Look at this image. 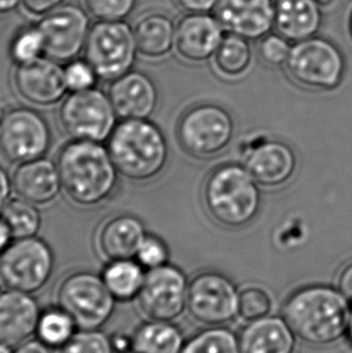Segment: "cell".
I'll list each match as a JSON object with an SVG mask.
<instances>
[{
    "label": "cell",
    "mask_w": 352,
    "mask_h": 353,
    "mask_svg": "<svg viewBox=\"0 0 352 353\" xmlns=\"http://www.w3.org/2000/svg\"><path fill=\"white\" fill-rule=\"evenodd\" d=\"M56 164L62 191L75 205H99L117 186L119 174L101 143L70 140L61 148Z\"/></svg>",
    "instance_id": "1"
},
{
    "label": "cell",
    "mask_w": 352,
    "mask_h": 353,
    "mask_svg": "<svg viewBox=\"0 0 352 353\" xmlns=\"http://www.w3.org/2000/svg\"><path fill=\"white\" fill-rule=\"evenodd\" d=\"M282 312L297 338L313 346H329L346 334L351 307L339 290L314 285L291 294Z\"/></svg>",
    "instance_id": "2"
},
{
    "label": "cell",
    "mask_w": 352,
    "mask_h": 353,
    "mask_svg": "<svg viewBox=\"0 0 352 353\" xmlns=\"http://www.w3.org/2000/svg\"><path fill=\"white\" fill-rule=\"evenodd\" d=\"M106 148L119 175L133 181L158 176L169 157L164 134L148 119H121Z\"/></svg>",
    "instance_id": "3"
},
{
    "label": "cell",
    "mask_w": 352,
    "mask_h": 353,
    "mask_svg": "<svg viewBox=\"0 0 352 353\" xmlns=\"http://www.w3.org/2000/svg\"><path fill=\"white\" fill-rule=\"evenodd\" d=\"M210 217L222 227L239 230L250 225L261 210V191L246 168L222 164L210 172L203 187Z\"/></svg>",
    "instance_id": "4"
},
{
    "label": "cell",
    "mask_w": 352,
    "mask_h": 353,
    "mask_svg": "<svg viewBox=\"0 0 352 353\" xmlns=\"http://www.w3.org/2000/svg\"><path fill=\"white\" fill-rule=\"evenodd\" d=\"M285 67L297 85L311 91H332L343 81L346 62L333 41L313 37L292 45Z\"/></svg>",
    "instance_id": "5"
},
{
    "label": "cell",
    "mask_w": 352,
    "mask_h": 353,
    "mask_svg": "<svg viewBox=\"0 0 352 353\" xmlns=\"http://www.w3.org/2000/svg\"><path fill=\"white\" fill-rule=\"evenodd\" d=\"M84 54L100 80L113 82L124 77L139 54L133 27L126 21H97L90 27Z\"/></svg>",
    "instance_id": "6"
},
{
    "label": "cell",
    "mask_w": 352,
    "mask_h": 353,
    "mask_svg": "<svg viewBox=\"0 0 352 353\" xmlns=\"http://www.w3.org/2000/svg\"><path fill=\"white\" fill-rule=\"evenodd\" d=\"M57 299L80 330H99L116 305L101 275L86 270L69 274L58 287Z\"/></svg>",
    "instance_id": "7"
},
{
    "label": "cell",
    "mask_w": 352,
    "mask_h": 353,
    "mask_svg": "<svg viewBox=\"0 0 352 353\" xmlns=\"http://www.w3.org/2000/svg\"><path fill=\"white\" fill-rule=\"evenodd\" d=\"M234 137V121L228 111L216 104L193 106L181 116L177 140L197 159H211L228 148Z\"/></svg>",
    "instance_id": "8"
},
{
    "label": "cell",
    "mask_w": 352,
    "mask_h": 353,
    "mask_svg": "<svg viewBox=\"0 0 352 353\" xmlns=\"http://www.w3.org/2000/svg\"><path fill=\"white\" fill-rule=\"evenodd\" d=\"M55 254L45 240L19 239L0 254V281L6 290L33 294L50 281Z\"/></svg>",
    "instance_id": "9"
},
{
    "label": "cell",
    "mask_w": 352,
    "mask_h": 353,
    "mask_svg": "<svg viewBox=\"0 0 352 353\" xmlns=\"http://www.w3.org/2000/svg\"><path fill=\"white\" fill-rule=\"evenodd\" d=\"M109 96L98 88L70 93L59 109V121L72 140L104 143L117 124Z\"/></svg>",
    "instance_id": "10"
},
{
    "label": "cell",
    "mask_w": 352,
    "mask_h": 353,
    "mask_svg": "<svg viewBox=\"0 0 352 353\" xmlns=\"http://www.w3.org/2000/svg\"><path fill=\"white\" fill-rule=\"evenodd\" d=\"M239 292L222 272H199L187 291V310L197 322L210 327L227 325L238 316Z\"/></svg>",
    "instance_id": "11"
},
{
    "label": "cell",
    "mask_w": 352,
    "mask_h": 353,
    "mask_svg": "<svg viewBox=\"0 0 352 353\" xmlns=\"http://www.w3.org/2000/svg\"><path fill=\"white\" fill-rule=\"evenodd\" d=\"M38 27L45 41V57L68 63L84 52L92 24L85 8L63 4L41 17Z\"/></svg>",
    "instance_id": "12"
},
{
    "label": "cell",
    "mask_w": 352,
    "mask_h": 353,
    "mask_svg": "<svg viewBox=\"0 0 352 353\" xmlns=\"http://www.w3.org/2000/svg\"><path fill=\"white\" fill-rule=\"evenodd\" d=\"M51 143V129L38 111L16 108L8 112L0 129V152L9 162L21 164L45 157Z\"/></svg>",
    "instance_id": "13"
},
{
    "label": "cell",
    "mask_w": 352,
    "mask_h": 353,
    "mask_svg": "<svg viewBox=\"0 0 352 353\" xmlns=\"http://www.w3.org/2000/svg\"><path fill=\"white\" fill-rule=\"evenodd\" d=\"M188 283L185 272L169 263L148 270L137 298L140 310L150 320L175 321L187 307Z\"/></svg>",
    "instance_id": "14"
},
{
    "label": "cell",
    "mask_w": 352,
    "mask_h": 353,
    "mask_svg": "<svg viewBox=\"0 0 352 353\" xmlns=\"http://www.w3.org/2000/svg\"><path fill=\"white\" fill-rule=\"evenodd\" d=\"M12 82L19 96L37 106L55 105L68 92L64 68L48 57L16 65Z\"/></svg>",
    "instance_id": "15"
},
{
    "label": "cell",
    "mask_w": 352,
    "mask_h": 353,
    "mask_svg": "<svg viewBox=\"0 0 352 353\" xmlns=\"http://www.w3.org/2000/svg\"><path fill=\"white\" fill-rule=\"evenodd\" d=\"M215 17L226 34L257 41L271 33L275 19L274 0H219Z\"/></svg>",
    "instance_id": "16"
},
{
    "label": "cell",
    "mask_w": 352,
    "mask_h": 353,
    "mask_svg": "<svg viewBox=\"0 0 352 353\" xmlns=\"http://www.w3.org/2000/svg\"><path fill=\"white\" fill-rule=\"evenodd\" d=\"M226 32L215 14H186L176 24V54L187 63L213 59Z\"/></svg>",
    "instance_id": "17"
},
{
    "label": "cell",
    "mask_w": 352,
    "mask_h": 353,
    "mask_svg": "<svg viewBox=\"0 0 352 353\" xmlns=\"http://www.w3.org/2000/svg\"><path fill=\"white\" fill-rule=\"evenodd\" d=\"M121 119H148L158 105V90L145 72L130 70L110 83L108 92Z\"/></svg>",
    "instance_id": "18"
},
{
    "label": "cell",
    "mask_w": 352,
    "mask_h": 353,
    "mask_svg": "<svg viewBox=\"0 0 352 353\" xmlns=\"http://www.w3.org/2000/svg\"><path fill=\"white\" fill-rule=\"evenodd\" d=\"M245 168L258 186L275 188L284 186L293 177L297 157L287 143L264 140L248 151Z\"/></svg>",
    "instance_id": "19"
},
{
    "label": "cell",
    "mask_w": 352,
    "mask_h": 353,
    "mask_svg": "<svg viewBox=\"0 0 352 353\" xmlns=\"http://www.w3.org/2000/svg\"><path fill=\"white\" fill-rule=\"evenodd\" d=\"M40 307L32 294L6 290L0 293V343L17 346L37 332Z\"/></svg>",
    "instance_id": "20"
},
{
    "label": "cell",
    "mask_w": 352,
    "mask_h": 353,
    "mask_svg": "<svg viewBox=\"0 0 352 353\" xmlns=\"http://www.w3.org/2000/svg\"><path fill=\"white\" fill-rule=\"evenodd\" d=\"M11 180L16 196L37 206L52 203L62 191L57 164L45 157L19 164Z\"/></svg>",
    "instance_id": "21"
},
{
    "label": "cell",
    "mask_w": 352,
    "mask_h": 353,
    "mask_svg": "<svg viewBox=\"0 0 352 353\" xmlns=\"http://www.w3.org/2000/svg\"><path fill=\"white\" fill-rule=\"evenodd\" d=\"M324 22L315 0H275L274 29L291 43L316 37Z\"/></svg>",
    "instance_id": "22"
},
{
    "label": "cell",
    "mask_w": 352,
    "mask_h": 353,
    "mask_svg": "<svg viewBox=\"0 0 352 353\" xmlns=\"http://www.w3.org/2000/svg\"><path fill=\"white\" fill-rule=\"evenodd\" d=\"M146 235L145 225L137 216H115L101 225L98 233V248L109 262L134 259Z\"/></svg>",
    "instance_id": "23"
},
{
    "label": "cell",
    "mask_w": 352,
    "mask_h": 353,
    "mask_svg": "<svg viewBox=\"0 0 352 353\" xmlns=\"http://www.w3.org/2000/svg\"><path fill=\"white\" fill-rule=\"evenodd\" d=\"M295 335L285 319L266 316L251 321L242 330V353H295Z\"/></svg>",
    "instance_id": "24"
},
{
    "label": "cell",
    "mask_w": 352,
    "mask_h": 353,
    "mask_svg": "<svg viewBox=\"0 0 352 353\" xmlns=\"http://www.w3.org/2000/svg\"><path fill=\"white\" fill-rule=\"evenodd\" d=\"M176 24L167 14L150 11L141 14L134 24L138 53L148 59H162L175 46Z\"/></svg>",
    "instance_id": "25"
},
{
    "label": "cell",
    "mask_w": 352,
    "mask_h": 353,
    "mask_svg": "<svg viewBox=\"0 0 352 353\" xmlns=\"http://www.w3.org/2000/svg\"><path fill=\"white\" fill-rule=\"evenodd\" d=\"M133 343L137 353H181L185 345L182 333L175 325L153 320L139 325Z\"/></svg>",
    "instance_id": "26"
},
{
    "label": "cell",
    "mask_w": 352,
    "mask_h": 353,
    "mask_svg": "<svg viewBox=\"0 0 352 353\" xmlns=\"http://www.w3.org/2000/svg\"><path fill=\"white\" fill-rule=\"evenodd\" d=\"M253 59V48L248 40L233 34H226L213 57V65L219 77L237 80L248 72Z\"/></svg>",
    "instance_id": "27"
},
{
    "label": "cell",
    "mask_w": 352,
    "mask_h": 353,
    "mask_svg": "<svg viewBox=\"0 0 352 353\" xmlns=\"http://www.w3.org/2000/svg\"><path fill=\"white\" fill-rule=\"evenodd\" d=\"M145 274L137 261L119 259L110 261L100 275L116 301H129L138 298Z\"/></svg>",
    "instance_id": "28"
},
{
    "label": "cell",
    "mask_w": 352,
    "mask_h": 353,
    "mask_svg": "<svg viewBox=\"0 0 352 353\" xmlns=\"http://www.w3.org/2000/svg\"><path fill=\"white\" fill-rule=\"evenodd\" d=\"M0 217L8 225L14 240L37 236L43 223L37 205L19 196L6 203L0 211Z\"/></svg>",
    "instance_id": "29"
},
{
    "label": "cell",
    "mask_w": 352,
    "mask_h": 353,
    "mask_svg": "<svg viewBox=\"0 0 352 353\" xmlns=\"http://www.w3.org/2000/svg\"><path fill=\"white\" fill-rule=\"evenodd\" d=\"M77 328L72 316L58 306L41 311L35 334L51 349H62L75 335Z\"/></svg>",
    "instance_id": "30"
},
{
    "label": "cell",
    "mask_w": 352,
    "mask_h": 353,
    "mask_svg": "<svg viewBox=\"0 0 352 353\" xmlns=\"http://www.w3.org/2000/svg\"><path fill=\"white\" fill-rule=\"evenodd\" d=\"M181 353H242L239 339L233 332L213 327L190 338Z\"/></svg>",
    "instance_id": "31"
},
{
    "label": "cell",
    "mask_w": 352,
    "mask_h": 353,
    "mask_svg": "<svg viewBox=\"0 0 352 353\" xmlns=\"http://www.w3.org/2000/svg\"><path fill=\"white\" fill-rule=\"evenodd\" d=\"M9 54L16 65L33 62L45 56V41L38 24L26 26L16 32L10 43Z\"/></svg>",
    "instance_id": "32"
},
{
    "label": "cell",
    "mask_w": 352,
    "mask_h": 353,
    "mask_svg": "<svg viewBox=\"0 0 352 353\" xmlns=\"http://www.w3.org/2000/svg\"><path fill=\"white\" fill-rule=\"evenodd\" d=\"M271 296L258 287H248L239 293L238 316L243 320H260L269 316L271 311Z\"/></svg>",
    "instance_id": "33"
},
{
    "label": "cell",
    "mask_w": 352,
    "mask_h": 353,
    "mask_svg": "<svg viewBox=\"0 0 352 353\" xmlns=\"http://www.w3.org/2000/svg\"><path fill=\"white\" fill-rule=\"evenodd\" d=\"M59 353H114L111 338L98 330L77 332Z\"/></svg>",
    "instance_id": "34"
},
{
    "label": "cell",
    "mask_w": 352,
    "mask_h": 353,
    "mask_svg": "<svg viewBox=\"0 0 352 353\" xmlns=\"http://www.w3.org/2000/svg\"><path fill=\"white\" fill-rule=\"evenodd\" d=\"M82 3L97 21H124L135 10L138 0H82Z\"/></svg>",
    "instance_id": "35"
},
{
    "label": "cell",
    "mask_w": 352,
    "mask_h": 353,
    "mask_svg": "<svg viewBox=\"0 0 352 353\" xmlns=\"http://www.w3.org/2000/svg\"><path fill=\"white\" fill-rule=\"evenodd\" d=\"M98 80L97 72L85 58H75L64 67V81L70 93L92 90Z\"/></svg>",
    "instance_id": "36"
},
{
    "label": "cell",
    "mask_w": 352,
    "mask_h": 353,
    "mask_svg": "<svg viewBox=\"0 0 352 353\" xmlns=\"http://www.w3.org/2000/svg\"><path fill=\"white\" fill-rule=\"evenodd\" d=\"M291 45L280 34L269 33L258 43V56L269 67H285L290 57Z\"/></svg>",
    "instance_id": "37"
},
{
    "label": "cell",
    "mask_w": 352,
    "mask_h": 353,
    "mask_svg": "<svg viewBox=\"0 0 352 353\" xmlns=\"http://www.w3.org/2000/svg\"><path fill=\"white\" fill-rule=\"evenodd\" d=\"M135 259L144 269L151 270L168 264L169 250L163 240L155 235L148 234L140 245Z\"/></svg>",
    "instance_id": "38"
},
{
    "label": "cell",
    "mask_w": 352,
    "mask_h": 353,
    "mask_svg": "<svg viewBox=\"0 0 352 353\" xmlns=\"http://www.w3.org/2000/svg\"><path fill=\"white\" fill-rule=\"evenodd\" d=\"M66 0H22V6L27 14L43 17L64 4Z\"/></svg>",
    "instance_id": "39"
},
{
    "label": "cell",
    "mask_w": 352,
    "mask_h": 353,
    "mask_svg": "<svg viewBox=\"0 0 352 353\" xmlns=\"http://www.w3.org/2000/svg\"><path fill=\"white\" fill-rule=\"evenodd\" d=\"M219 0H175L176 5L186 14H210Z\"/></svg>",
    "instance_id": "40"
},
{
    "label": "cell",
    "mask_w": 352,
    "mask_h": 353,
    "mask_svg": "<svg viewBox=\"0 0 352 353\" xmlns=\"http://www.w3.org/2000/svg\"><path fill=\"white\" fill-rule=\"evenodd\" d=\"M338 290L349 301H352V262L344 267L339 274Z\"/></svg>",
    "instance_id": "41"
},
{
    "label": "cell",
    "mask_w": 352,
    "mask_h": 353,
    "mask_svg": "<svg viewBox=\"0 0 352 353\" xmlns=\"http://www.w3.org/2000/svg\"><path fill=\"white\" fill-rule=\"evenodd\" d=\"M12 192V180L4 168L0 167V211L3 210V208L10 201Z\"/></svg>",
    "instance_id": "42"
},
{
    "label": "cell",
    "mask_w": 352,
    "mask_h": 353,
    "mask_svg": "<svg viewBox=\"0 0 352 353\" xmlns=\"http://www.w3.org/2000/svg\"><path fill=\"white\" fill-rule=\"evenodd\" d=\"M114 353H137L134 349L133 336L126 334H115L111 336Z\"/></svg>",
    "instance_id": "43"
},
{
    "label": "cell",
    "mask_w": 352,
    "mask_h": 353,
    "mask_svg": "<svg viewBox=\"0 0 352 353\" xmlns=\"http://www.w3.org/2000/svg\"><path fill=\"white\" fill-rule=\"evenodd\" d=\"M14 353H53L52 349L43 344V341L39 339L27 340L22 344L19 345V347L14 350Z\"/></svg>",
    "instance_id": "44"
},
{
    "label": "cell",
    "mask_w": 352,
    "mask_h": 353,
    "mask_svg": "<svg viewBox=\"0 0 352 353\" xmlns=\"http://www.w3.org/2000/svg\"><path fill=\"white\" fill-rule=\"evenodd\" d=\"M12 241H14V238L10 233L8 225L5 223L4 220L0 217V254L4 252L6 248H9L10 243Z\"/></svg>",
    "instance_id": "45"
},
{
    "label": "cell",
    "mask_w": 352,
    "mask_h": 353,
    "mask_svg": "<svg viewBox=\"0 0 352 353\" xmlns=\"http://www.w3.org/2000/svg\"><path fill=\"white\" fill-rule=\"evenodd\" d=\"M19 5H22V0H0V16L14 12Z\"/></svg>",
    "instance_id": "46"
},
{
    "label": "cell",
    "mask_w": 352,
    "mask_h": 353,
    "mask_svg": "<svg viewBox=\"0 0 352 353\" xmlns=\"http://www.w3.org/2000/svg\"><path fill=\"white\" fill-rule=\"evenodd\" d=\"M8 108L5 105L4 101H0V129L3 127V124H4L5 119H6V116H8Z\"/></svg>",
    "instance_id": "47"
},
{
    "label": "cell",
    "mask_w": 352,
    "mask_h": 353,
    "mask_svg": "<svg viewBox=\"0 0 352 353\" xmlns=\"http://www.w3.org/2000/svg\"><path fill=\"white\" fill-rule=\"evenodd\" d=\"M321 8H329L331 5L333 4L335 0H315Z\"/></svg>",
    "instance_id": "48"
},
{
    "label": "cell",
    "mask_w": 352,
    "mask_h": 353,
    "mask_svg": "<svg viewBox=\"0 0 352 353\" xmlns=\"http://www.w3.org/2000/svg\"><path fill=\"white\" fill-rule=\"evenodd\" d=\"M346 334H348L349 340H350V343H351L352 345V307L351 312H350V320H349L348 332H346Z\"/></svg>",
    "instance_id": "49"
},
{
    "label": "cell",
    "mask_w": 352,
    "mask_h": 353,
    "mask_svg": "<svg viewBox=\"0 0 352 353\" xmlns=\"http://www.w3.org/2000/svg\"><path fill=\"white\" fill-rule=\"evenodd\" d=\"M0 353H14V351L11 350V346L0 343Z\"/></svg>",
    "instance_id": "50"
},
{
    "label": "cell",
    "mask_w": 352,
    "mask_h": 353,
    "mask_svg": "<svg viewBox=\"0 0 352 353\" xmlns=\"http://www.w3.org/2000/svg\"><path fill=\"white\" fill-rule=\"evenodd\" d=\"M349 30H350V35H351L352 38V12L350 14V19H349Z\"/></svg>",
    "instance_id": "51"
},
{
    "label": "cell",
    "mask_w": 352,
    "mask_h": 353,
    "mask_svg": "<svg viewBox=\"0 0 352 353\" xmlns=\"http://www.w3.org/2000/svg\"><path fill=\"white\" fill-rule=\"evenodd\" d=\"M0 283H1V281H0Z\"/></svg>",
    "instance_id": "52"
}]
</instances>
